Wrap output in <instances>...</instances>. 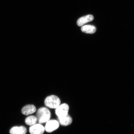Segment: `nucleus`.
Listing matches in <instances>:
<instances>
[{
	"label": "nucleus",
	"mask_w": 134,
	"mask_h": 134,
	"mask_svg": "<svg viewBox=\"0 0 134 134\" xmlns=\"http://www.w3.org/2000/svg\"><path fill=\"white\" fill-rule=\"evenodd\" d=\"M36 115L37 120L40 124L48 122L49 120L51 117V113L49 110L44 107L38 109Z\"/></svg>",
	"instance_id": "1"
},
{
	"label": "nucleus",
	"mask_w": 134,
	"mask_h": 134,
	"mask_svg": "<svg viewBox=\"0 0 134 134\" xmlns=\"http://www.w3.org/2000/svg\"><path fill=\"white\" fill-rule=\"evenodd\" d=\"M69 107L66 103L60 105L55 110V113L58 117L65 116L68 114Z\"/></svg>",
	"instance_id": "3"
},
{
	"label": "nucleus",
	"mask_w": 134,
	"mask_h": 134,
	"mask_svg": "<svg viewBox=\"0 0 134 134\" xmlns=\"http://www.w3.org/2000/svg\"><path fill=\"white\" fill-rule=\"evenodd\" d=\"M58 119L60 124L63 126H67L71 125L72 121L71 117L68 114L65 116L58 117Z\"/></svg>",
	"instance_id": "8"
},
{
	"label": "nucleus",
	"mask_w": 134,
	"mask_h": 134,
	"mask_svg": "<svg viewBox=\"0 0 134 134\" xmlns=\"http://www.w3.org/2000/svg\"><path fill=\"white\" fill-rule=\"evenodd\" d=\"M36 109L35 105H28L25 106L22 109L21 113L23 114L28 115L35 113Z\"/></svg>",
	"instance_id": "6"
},
{
	"label": "nucleus",
	"mask_w": 134,
	"mask_h": 134,
	"mask_svg": "<svg viewBox=\"0 0 134 134\" xmlns=\"http://www.w3.org/2000/svg\"><path fill=\"white\" fill-rule=\"evenodd\" d=\"M45 128L40 124H36L32 126L29 128V132L31 134H43Z\"/></svg>",
	"instance_id": "5"
},
{
	"label": "nucleus",
	"mask_w": 134,
	"mask_h": 134,
	"mask_svg": "<svg viewBox=\"0 0 134 134\" xmlns=\"http://www.w3.org/2000/svg\"><path fill=\"white\" fill-rule=\"evenodd\" d=\"M26 129L24 126H17L15 134H26Z\"/></svg>",
	"instance_id": "11"
},
{
	"label": "nucleus",
	"mask_w": 134,
	"mask_h": 134,
	"mask_svg": "<svg viewBox=\"0 0 134 134\" xmlns=\"http://www.w3.org/2000/svg\"><path fill=\"white\" fill-rule=\"evenodd\" d=\"M93 19L94 17L93 15H88L82 17L79 19L77 21V24L79 26H82L87 23L93 21Z\"/></svg>",
	"instance_id": "7"
},
{
	"label": "nucleus",
	"mask_w": 134,
	"mask_h": 134,
	"mask_svg": "<svg viewBox=\"0 0 134 134\" xmlns=\"http://www.w3.org/2000/svg\"><path fill=\"white\" fill-rule=\"evenodd\" d=\"M37 121V119L36 117L31 115L27 117L25 122L27 125L32 126L36 124Z\"/></svg>",
	"instance_id": "10"
},
{
	"label": "nucleus",
	"mask_w": 134,
	"mask_h": 134,
	"mask_svg": "<svg viewBox=\"0 0 134 134\" xmlns=\"http://www.w3.org/2000/svg\"><path fill=\"white\" fill-rule=\"evenodd\" d=\"M46 123L45 130L48 133H51L54 131L59 127V123L56 120H49Z\"/></svg>",
	"instance_id": "4"
},
{
	"label": "nucleus",
	"mask_w": 134,
	"mask_h": 134,
	"mask_svg": "<svg viewBox=\"0 0 134 134\" xmlns=\"http://www.w3.org/2000/svg\"><path fill=\"white\" fill-rule=\"evenodd\" d=\"M61 100L58 97L52 95L47 97L44 100L46 106L50 108L56 109L59 106Z\"/></svg>",
	"instance_id": "2"
},
{
	"label": "nucleus",
	"mask_w": 134,
	"mask_h": 134,
	"mask_svg": "<svg viewBox=\"0 0 134 134\" xmlns=\"http://www.w3.org/2000/svg\"><path fill=\"white\" fill-rule=\"evenodd\" d=\"M81 30V31L84 33L92 34L94 33L96 31V28L93 26L87 25L82 26Z\"/></svg>",
	"instance_id": "9"
}]
</instances>
